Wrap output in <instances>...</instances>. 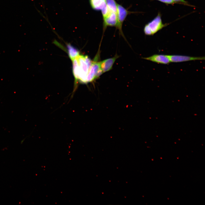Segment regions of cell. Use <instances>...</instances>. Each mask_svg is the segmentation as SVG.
<instances>
[{
  "label": "cell",
  "mask_w": 205,
  "mask_h": 205,
  "mask_svg": "<svg viewBox=\"0 0 205 205\" xmlns=\"http://www.w3.org/2000/svg\"><path fill=\"white\" fill-rule=\"evenodd\" d=\"M71 61L75 80L73 94L77 87L78 82L87 83V77L92 61L87 56L80 54Z\"/></svg>",
  "instance_id": "obj_1"
},
{
  "label": "cell",
  "mask_w": 205,
  "mask_h": 205,
  "mask_svg": "<svg viewBox=\"0 0 205 205\" xmlns=\"http://www.w3.org/2000/svg\"><path fill=\"white\" fill-rule=\"evenodd\" d=\"M99 53H97L93 61L87 77V83L93 81L99 77L102 73L100 62H99Z\"/></svg>",
  "instance_id": "obj_2"
},
{
  "label": "cell",
  "mask_w": 205,
  "mask_h": 205,
  "mask_svg": "<svg viewBox=\"0 0 205 205\" xmlns=\"http://www.w3.org/2000/svg\"><path fill=\"white\" fill-rule=\"evenodd\" d=\"M147 24L151 30L152 35L167 25V24L163 23L161 15L159 13Z\"/></svg>",
  "instance_id": "obj_3"
},
{
  "label": "cell",
  "mask_w": 205,
  "mask_h": 205,
  "mask_svg": "<svg viewBox=\"0 0 205 205\" xmlns=\"http://www.w3.org/2000/svg\"><path fill=\"white\" fill-rule=\"evenodd\" d=\"M129 12L122 5L117 4V16L118 22L116 27L118 29L121 34L124 37L122 30V26Z\"/></svg>",
  "instance_id": "obj_4"
},
{
  "label": "cell",
  "mask_w": 205,
  "mask_h": 205,
  "mask_svg": "<svg viewBox=\"0 0 205 205\" xmlns=\"http://www.w3.org/2000/svg\"><path fill=\"white\" fill-rule=\"evenodd\" d=\"M171 62H181L190 61L202 60H205V57H192L179 55H168Z\"/></svg>",
  "instance_id": "obj_5"
},
{
  "label": "cell",
  "mask_w": 205,
  "mask_h": 205,
  "mask_svg": "<svg viewBox=\"0 0 205 205\" xmlns=\"http://www.w3.org/2000/svg\"><path fill=\"white\" fill-rule=\"evenodd\" d=\"M143 59L157 63L167 64L171 62L168 55L163 54H154L151 56Z\"/></svg>",
  "instance_id": "obj_6"
},
{
  "label": "cell",
  "mask_w": 205,
  "mask_h": 205,
  "mask_svg": "<svg viewBox=\"0 0 205 205\" xmlns=\"http://www.w3.org/2000/svg\"><path fill=\"white\" fill-rule=\"evenodd\" d=\"M103 19L104 28V29L108 26L116 27L118 22L117 13L110 11Z\"/></svg>",
  "instance_id": "obj_7"
},
{
  "label": "cell",
  "mask_w": 205,
  "mask_h": 205,
  "mask_svg": "<svg viewBox=\"0 0 205 205\" xmlns=\"http://www.w3.org/2000/svg\"><path fill=\"white\" fill-rule=\"evenodd\" d=\"M118 56L116 54L113 58L107 59L100 62L101 68L103 73L108 71L111 69L114 63Z\"/></svg>",
  "instance_id": "obj_8"
},
{
  "label": "cell",
  "mask_w": 205,
  "mask_h": 205,
  "mask_svg": "<svg viewBox=\"0 0 205 205\" xmlns=\"http://www.w3.org/2000/svg\"><path fill=\"white\" fill-rule=\"evenodd\" d=\"M67 46L68 56L71 60L80 54L79 51L70 44H67Z\"/></svg>",
  "instance_id": "obj_9"
},
{
  "label": "cell",
  "mask_w": 205,
  "mask_h": 205,
  "mask_svg": "<svg viewBox=\"0 0 205 205\" xmlns=\"http://www.w3.org/2000/svg\"><path fill=\"white\" fill-rule=\"evenodd\" d=\"M92 7L96 10H101L106 4V0H90Z\"/></svg>",
  "instance_id": "obj_10"
},
{
  "label": "cell",
  "mask_w": 205,
  "mask_h": 205,
  "mask_svg": "<svg viewBox=\"0 0 205 205\" xmlns=\"http://www.w3.org/2000/svg\"><path fill=\"white\" fill-rule=\"evenodd\" d=\"M106 3L110 11L117 13V4L115 0H106Z\"/></svg>",
  "instance_id": "obj_11"
},
{
  "label": "cell",
  "mask_w": 205,
  "mask_h": 205,
  "mask_svg": "<svg viewBox=\"0 0 205 205\" xmlns=\"http://www.w3.org/2000/svg\"><path fill=\"white\" fill-rule=\"evenodd\" d=\"M101 10L103 19L108 15L110 11L107 7L106 4Z\"/></svg>",
  "instance_id": "obj_12"
},
{
  "label": "cell",
  "mask_w": 205,
  "mask_h": 205,
  "mask_svg": "<svg viewBox=\"0 0 205 205\" xmlns=\"http://www.w3.org/2000/svg\"><path fill=\"white\" fill-rule=\"evenodd\" d=\"M144 31L145 35H152L151 30L147 24L145 26Z\"/></svg>",
  "instance_id": "obj_13"
},
{
  "label": "cell",
  "mask_w": 205,
  "mask_h": 205,
  "mask_svg": "<svg viewBox=\"0 0 205 205\" xmlns=\"http://www.w3.org/2000/svg\"><path fill=\"white\" fill-rule=\"evenodd\" d=\"M161 2L167 4H173L175 3L174 1L172 0H157Z\"/></svg>",
  "instance_id": "obj_14"
},
{
  "label": "cell",
  "mask_w": 205,
  "mask_h": 205,
  "mask_svg": "<svg viewBox=\"0 0 205 205\" xmlns=\"http://www.w3.org/2000/svg\"><path fill=\"white\" fill-rule=\"evenodd\" d=\"M173 1H174L175 2V3H181L182 4L186 5H190L189 4H188L187 2L184 1V0H172Z\"/></svg>",
  "instance_id": "obj_15"
}]
</instances>
